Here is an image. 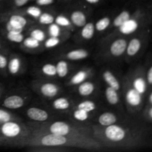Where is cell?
<instances>
[{
	"instance_id": "obj_45",
	"label": "cell",
	"mask_w": 152,
	"mask_h": 152,
	"mask_svg": "<svg viewBox=\"0 0 152 152\" xmlns=\"http://www.w3.org/2000/svg\"><path fill=\"white\" fill-rule=\"evenodd\" d=\"M86 1L90 4H96V3L99 2V0H86Z\"/></svg>"
},
{
	"instance_id": "obj_32",
	"label": "cell",
	"mask_w": 152,
	"mask_h": 152,
	"mask_svg": "<svg viewBox=\"0 0 152 152\" xmlns=\"http://www.w3.org/2000/svg\"><path fill=\"white\" fill-rule=\"evenodd\" d=\"M42 72L48 77H53L56 76V65L52 63H47L45 64L41 68Z\"/></svg>"
},
{
	"instance_id": "obj_14",
	"label": "cell",
	"mask_w": 152,
	"mask_h": 152,
	"mask_svg": "<svg viewBox=\"0 0 152 152\" xmlns=\"http://www.w3.org/2000/svg\"><path fill=\"white\" fill-rule=\"evenodd\" d=\"M142 41L138 37H134L128 42L126 53L127 57L132 58L136 56L142 48Z\"/></svg>"
},
{
	"instance_id": "obj_26",
	"label": "cell",
	"mask_w": 152,
	"mask_h": 152,
	"mask_svg": "<svg viewBox=\"0 0 152 152\" xmlns=\"http://www.w3.org/2000/svg\"><path fill=\"white\" fill-rule=\"evenodd\" d=\"M132 16L129 10H123L121 13H119L117 16L114 18V21H113V25L115 28H119L126 21H127L129 18Z\"/></svg>"
},
{
	"instance_id": "obj_35",
	"label": "cell",
	"mask_w": 152,
	"mask_h": 152,
	"mask_svg": "<svg viewBox=\"0 0 152 152\" xmlns=\"http://www.w3.org/2000/svg\"><path fill=\"white\" fill-rule=\"evenodd\" d=\"M60 38L56 37H50L45 41L44 45L46 48H53L60 43Z\"/></svg>"
},
{
	"instance_id": "obj_18",
	"label": "cell",
	"mask_w": 152,
	"mask_h": 152,
	"mask_svg": "<svg viewBox=\"0 0 152 152\" xmlns=\"http://www.w3.org/2000/svg\"><path fill=\"white\" fill-rule=\"evenodd\" d=\"M89 56V53L87 50L83 48L75 49V50H70L69 52L66 53L65 58L68 60L72 61H77L82 60L88 58Z\"/></svg>"
},
{
	"instance_id": "obj_20",
	"label": "cell",
	"mask_w": 152,
	"mask_h": 152,
	"mask_svg": "<svg viewBox=\"0 0 152 152\" xmlns=\"http://www.w3.org/2000/svg\"><path fill=\"white\" fill-rule=\"evenodd\" d=\"M95 90L94 83L90 81H84L78 85L77 91L80 96H88L94 93Z\"/></svg>"
},
{
	"instance_id": "obj_36",
	"label": "cell",
	"mask_w": 152,
	"mask_h": 152,
	"mask_svg": "<svg viewBox=\"0 0 152 152\" xmlns=\"http://www.w3.org/2000/svg\"><path fill=\"white\" fill-rule=\"evenodd\" d=\"M30 36L35 39H37V41L40 42L45 41L46 38L45 34L44 31L41 29H38V28L33 30L31 34H30Z\"/></svg>"
},
{
	"instance_id": "obj_29",
	"label": "cell",
	"mask_w": 152,
	"mask_h": 152,
	"mask_svg": "<svg viewBox=\"0 0 152 152\" xmlns=\"http://www.w3.org/2000/svg\"><path fill=\"white\" fill-rule=\"evenodd\" d=\"M5 37L7 40L14 43L22 42L25 37L22 34V32H15V31H9L6 32Z\"/></svg>"
},
{
	"instance_id": "obj_7",
	"label": "cell",
	"mask_w": 152,
	"mask_h": 152,
	"mask_svg": "<svg viewBox=\"0 0 152 152\" xmlns=\"http://www.w3.org/2000/svg\"><path fill=\"white\" fill-rule=\"evenodd\" d=\"M37 90L43 96L49 99L54 98L59 94L60 88L59 86L50 82L39 83L37 86Z\"/></svg>"
},
{
	"instance_id": "obj_21",
	"label": "cell",
	"mask_w": 152,
	"mask_h": 152,
	"mask_svg": "<svg viewBox=\"0 0 152 152\" xmlns=\"http://www.w3.org/2000/svg\"><path fill=\"white\" fill-rule=\"evenodd\" d=\"M105 95L106 100L110 105H116L120 102V96H119L118 91L115 90L113 88L107 87L105 91Z\"/></svg>"
},
{
	"instance_id": "obj_46",
	"label": "cell",
	"mask_w": 152,
	"mask_h": 152,
	"mask_svg": "<svg viewBox=\"0 0 152 152\" xmlns=\"http://www.w3.org/2000/svg\"><path fill=\"white\" fill-rule=\"evenodd\" d=\"M3 92H4V88H3L2 85H1V83H0V99H1V96H2Z\"/></svg>"
},
{
	"instance_id": "obj_24",
	"label": "cell",
	"mask_w": 152,
	"mask_h": 152,
	"mask_svg": "<svg viewBox=\"0 0 152 152\" xmlns=\"http://www.w3.org/2000/svg\"><path fill=\"white\" fill-rule=\"evenodd\" d=\"M56 75L60 78H64L66 77L69 71L68 63L65 60H59L56 62Z\"/></svg>"
},
{
	"instance_id": "obj_37",
	"label": "cell",
	"mask_w": 152,
	"mask_h": 152,
	"mask_svg": "<svg viewBox=\"0 0 152 152\" xmlns=\"http://www.w3.org/2000/svg\"><path fill=\"white\" fill-rule=\"evenodd\" d=\"M48 33L50 37H59L61 34V28L60 26L56 24L55 22L50 24L48 27Z\"/></svg>"
},
{
	"instance_id": "obj_9",
	"label": "cell",
	"mask_w": 152,
	"mask_h": 152,
	"mask_svg": "<svg viewBox=\"0 0 152 152\" xmlns=\"http://www.w3.org/2000/svg\"><path fill=\"white\" fill-rule=\"evenodd\" d=\"M128 41L124 38H119L111 42L109 46V53L113 57L118 58L126 53Z\"/></svg>"
},
{
	"instance_id": "obj_4",
	"label": "cell",
	"mask_w": 152,
	"mask_h": 152,
	"mask_svg": "<svg viewBox=\"0 0 152 152\" xmlns=\"http://www.w3.org/2000/svg\"><path fill=\"white\" fill-rule=\"evenodd\" d=\"M32 130L20 120H11L0 125V138L3 145L26 146Z\"/></svg>"
},
{
	"instance_id": "obj_40",
	"label": "cell",
	"mask_w": 152,
	"mask_h": 152,
	"mask_svg": "<svg viewBox=\"0 0 152 152\" xmlns=\"http://www.w3.org/2000/svg\"><path fill=\"white\" fill-rule=\"evenodd\" d=\"M144 116L146 118V120H148V121L151 122L152 120V108L151 105H148V106L146 108V110L144 112Z\"/></svg>"
},
{
	"instance_id": "obj_47",
	"label": "cell",
	"mask_w": 152,
	"mask_h": 152,
	"mask_svg": "<svg viewBox=\"0 0 152 152\" xmlns=\"http://www.w3.org/2000/svg\"><path fill=\"white\" fill-rule=\"evenodd\" d=\"M3 48V45H2V43H1V40H0V52H1V50H2Z\"/></svg>"
},
{
	"instance_id": "obj_38",
	"label": "cell",
	"mask_w": 152,
	"mask_h": 152,
	"mask_svg": "<svg viewBox=\"0 0 152 152\" xmlns=\"http://www.w3.org/2000/svg\"><path fill=\"white\" fill-rule=\"evenodd\" d=\"M26 13H28L29 16H32V17L38 19L39 16L41 15L42 10L39 7H36V6H30L27 8Z\"/></svg>"
},
{
	"instance_id": "obj_16",
	"label": "cell",
	"mask_w": 152,
	"mask_h": 152,
	"mask_svg": "<svg viewBox=\"0 0 152 152\" xmlns=\"http://www.w3.org/2000/svg\"><path fill=\"white\" fill-rule=\"evenodd\" d=\"M102 79H103L104 81L107 83L109 87L113 88L115 90L119 91L121 88L120 86V83L119 82V80H117V77H115L114 74L111 72V71H108V70H105L102 72Z\"/></svg>"
},
{
	"instance_id": "obj_8",
	"label": "cell",
	"mask_w": 152,
	"mask_h": 152,
	"mask_svg": "<svg viewBox=\"0 0 152 152\" xmlns=\"http://www.w3.org/2000/svg\"><path fill=\"white\" fill-rule=\"evenodd\" d=\"M25 99L18 94H12L7 96L1 102V105L7 109L15 110L22 108L25 105Z\"/></svg>"
},
{
	"instance_id": "obj_25",
	"label": "cell",
	"mask_w": 152,
	"mask_h": 152,
	"mask_svg": "<svg viewBox=\"0 0 152 152\" xmlns=\"http://www.w3.org/2000/svg\"><path fill=\"white\" fill-rule=\"evenodd\" d=\"M11 120H20L19 117L7 111L5 108H0V125Z\"/></svg>"
},
{
	"instance_id": "obj_34",
	"label": "cell",
	"mask_w": 152,
	"mask_h": 152,
	"mask_svg": "<svg viewBox=\"0 0 152 152\" xmlns=\"http://www.w3.org/2000/svg\"><path fill=\"white\" fill-rule=\"evenodd\" d=\"M54 22L57 24L60 27H65V28H68L71 25V22L68 18L65 16L64 15H59L54 18Z\"/></svg>"
},
{
	"instance_id": "obj_15",
	"label": "cell",
	"mask_w": 152,
	"mask_h": 152,
	"mask_svg": "<svg viewBox=\"0 0 152 152\" xmlns=\"http://www.w3.org/2000/svg\"><path fill=\"white\" fill-rule=\"evenodd\" d=\"M118 121V117L115 114L112 112H104L99 116L97 123L100 126H108L115 124Z\"/></svg>"
},
{
	"instance_id": "obj_11",
	"label": "cell",
	"mask_w": 152,
	"mask_h": 152,
	"mask_svg": "<svg viewBox=\"0 0 152 152\" xmlns=\"http://www.w3.org/2000/svg\"><path fill=\"white\" fill-rule=\"evenodd\" d=\"M130 83L132 87L137 91L139 94L142 96H145V93L147 92V87L148 84L145 78L140 74H136L134 77L131 79Z\"/></svg>"
},
{
	"instance_id": "obj_30",
	"label": "cell",
	"mask_w": 152,
	"mask_h": 152,
	"mask_svg": "<svg viewBox=\"0 0 152 152\" xmlns=\"http://www.w3.org/2000/svg\"><path fill=\"white\" fill-rule=\"evenodd\" d=\"M77 108L83 109L88 113H91L94 111L96 108V103L91 100H84L80 102L77 105Z\"/></svg>"
},
{
	"instance_id": "obj_17",
	"label": "cell",
	"mask_w": 152,
	"mask_h": 152,
	"mask_svg": "<svg viewBox=\"0 0 152 152\" xmlns=\"http://www.w3.org/2000/svg\"><path fill=\"white\" fill-rule=\"evenodd\" d=\"M70 21L71 24L76 27L81 28L87 22L86 16L81 10H74L70 16Z\"/></svg>"
},
{
	"instance_id": "obj_31",
	"label": "cell",
	"mask_w": 152,
	"mask_h": 152,
	"mask_svg": "<svg viewBox=\"0 0 152 152\" xmlns=\"http://www.w3.org/2000/svg\"><path fill=\"white\" fill-rule=\"evenodd\" d=\"M22 43L26 48L31 49V50H34V49L37 48L40 46V42L37 41V39L31 37V36L24 39Z\"/></svg>"
},
{
	"instance_id": "obj_41",
	"label": "cell",
	"mask_w": 152,
	"mask_h": 152,
	"mask_svg": "<svg viewBox=\"0 0 152 152\" xmlns=\"http://www.w3.org/2000/svg\"><path fill=\"white\" fill-rule=\"evenodd\" d=\"M145 80H146L148 86H151L152 84V68L151 67H149V68L148 69V71L146 72Z\"/></svg>"
},
{
	"instance_id": "obj_44",
	"label": "cell",
	"mask_w": 152,
	"mask_h": 152,
	"mask_svg": "<svg viewBox=\"0 0 152 152\" xmlns=\"http://www.w3.org/2000/svg\"><path fill=\"white\" fill-rule=\"evenodd\" d=\"M148 105H152V92L150 91L148 94Z\"/></svg>"
},
{
	"instance_id": "obj_2",
	"label": "cell",
	"mask_w": 152,
	"mask_h": 152,
	"mask_svg": "<svg viewBox=\"0 0 152 152\" xmlns=\"http://www.w3.org/2000/svg\"><path fill=\"white\" fill-rule=\"evenodd\" d=\"M32 133L26 146L31 148L52 147V148H74L85 150H101L104 148L102 144L91 138H74L53 134L31 129Z\"/></svg>"
},
{
	"instance_id": "obj_6",
	"label": "cell",
	"mask_w": 152,
	"mask_h": 152,
	"mask_svg": "<svg viewBox=\"0 0 152 152\" xmlns=\"http://www.w3.org/2000/svg\"><path fill=\"white\" fill-rule=\"evenodd\" d=\"M28 24V20L25 16L19 14L11 15L4 24V30L6 32L15 31L22 32Z\"/></svg>"
},
{
	"instance_id": "obj_1",
	"label": "cell",
	"mask_w": 152,
	"mask_h": 152,
	"mask_svg": "<svg viewBox=\"0 0 152 152\" xmlns=\"http://www.w3.org/2000/svg\"><path fill=\"white\" fill-rule=\"evenodd\" d=\"M91 129L93 137L103 147L121 149L134 148L139 145L142 140L140 131L118 123L108 126L94 125Z\"/></svg>"
},
{
	"instance_id": "obj_5",
	"label": "cell",
	"mask_w": 152,
	"mask_h": 152,
	"mask_svg": "<svg viewBox=\"0 0 152 152\" xmlns=\"http://www.w3.org/2000/svg\"><path fill=\"white\" fill-rule=\"evenodd\" d=\"M125 98L129 111L133 112L140 109L143 104V96L132 87L130 82L125 87Z\"/></svg>"
},
{
	"instance_id": "obj_3",
	"label": "cell",
	"mask_w": 152,
	"mask_h": 152,
	"mask_svg": "<svg viewBox=\"0 0 152 152\" xmlns=\"http://www.w3.org/2000/svg\"><path fill=\"white\" fill-rule=\"evenodd\" d=\"M33 129L48 132L61 136L70 137L74 138H91L93 137V132L91 128L74 123H69L62 120H56L52 123H42L34 126Z\"/></svg>"
},
{
	"instance_id": "obj_23",
	"label": "cell",
	"mask_w": 152,
	"mask_h": 152,
	"mask_svg": "<svg viewBox=\"0 0 152 152\" xmlns=\"http://www.w3.org/2000/svg\"><path fill=\"white\" fill-rule=\"evenodd\" d=\"M81 30V37L84 39L89 40L94 36L95 26L93 22H86Z\"/></svg>"
},
{
	"instance_id": "obj_43",
	"label": "cell",
	"mask_w": 152,
	"mask_h": 152,
	"mask_svg": "<svg viewBox=\"0 0 152 152\" xmlns=\"http://www.w3.org/2000/svg\"><path fill=\"white\" fill-rule=\"evenodd\" d=\"M29 1V0H14V4L16 7H22Z\"/></svg>"
},
{
	"instance_id": "obj_13",
	"label": "cell",
	"mask_w": 152,
	"mask_h": 152,
	"mask_svg": "<svg viewBox=\"0 0 152 152\" xmlns=\"http://www.w3.org/2000/svg\"><path fill=\"white\" fill-rule=\"evenodd\" d=\"M139 21L137 19L131 16L127 21L124 22L120 27H119V31L121 34L129 35V34H133L139 28Z\"/></svg>"
},
{
	"instance_id": "obj_39",
	"label": "cell",
	"mask_w": 152,
	"mask_h": 152,
	"mask_svg": "<svg viewBox=\"0 0 152 152\" xmlns=\"http://www.w3.org/2000/svg\"><path fill=\"white\" fill-rule=\"evenodd\" d=\"M7 57L0 52V73H3L7 71Z\"/></svg>"
},
{
	"instance_id": "obj_42",
	"label": "cell",
	"mask_w": 152,
	"mask_h": 152,
	"mask_svg": "<svg viewBox=\"0 0 152 152\" xmlns=\"http://www.w3.org/2000/svg\"><path fill=\"white\" fill-rule=\"evenodd\" d=\"M53 2V0H37V3L39 5H48Z\"/></svg>"
},
{
	"instance_id": "obj_28",
	"label": "cell",
	"mask_w": 152,
	"mask_h": 152,
	"mask_svg": "<svg viewBox=\"0 0 152 152\" xmlns=\"http://www.w3.org/2000/svg\"><path fill=\"white\" fill-rule=\"evenodd\" d=\"M111 19L109 17H108V16L101 18L94 25L95 30L96 31H99V32L104 31L109 27V25H111Z\"/></svg>"
},
{
	"instance_id": "obj_27",
	"label": "cell",
	"mask_w": 152,
	"mask_h": 152,
	"mask_svg": "<svg viewBox=\"0 0 152 152\" xmlns=\"http://www.w3.org/2000/svg\"><path fill=\"white\" fill-rule=\"evenodd\" d=\"M90 114L91 113L87 112L85 110L76 108L73 112V117L78 122H86L90 117Z\"/></svg>"
},
{
	"instance_id": "obj_22",
	"label": "cell",
	"mask_w": 152,
	"mask_h": 152,
	"mask_svg": "<svg viewBox=\"0 0 152 152\" xmlns=\"http://www.w3.org/2000/svg\"><path fill=\"white\" fill-rule=\"evenodd\" d=\"M52 106L57 111H66L71 107V102L66 97H59L53 100Z\"/></svg>"
},
{
	"instance_id": "obj_48",
	"label": "cell",
	"mask_w": 152,
	"mask_h": 152,
	"mask_svg": "<svg viewBox=\"0 0 152 152\" xmlns=\"http://www.w3.org/2000/svg\"><path fill=\"white\" fill-rule=\"evenodd\" d=\"M1 145H3V144H2V141H1V138H0V146H1Z\"/></svg>"
},
{
	"instance_id": "obj_19",
	"label": "cell",
	"mask_w": 152,
	"mask_h": 152,
	"mask_svg": "<svg viewBox=\"0 0 152 152\" xmlns=\"http://www.w3.org/2000/svg\"><path fill=\"white\" fill-rule=\"evenodd\" d=\"M90 76L89 70H80L73 75L69 81L71 86H78L80 83L86 81Z\"/></svg>"
},
{
	"instance_id": "obj_12",
	"label": "cell",
	"mask_w": 152,
	"mask_h": 152,
	"mask_svg": "<svg viewBox=\"0 0 152 152\" xmlns=\"http://www.w3.org/2000/svg\"><path fill=\"white\" fill-rule=\"evenodd\" d=\"M22 69V60L17 55H13L7 60V71L12 76H16Z\"/></svg>"
},
{
	"instance_id": "obj_33",
	"label": "cell",
	"mask_w": 152,
	"mask_h": 152,
	"mask_svg": "<svg viewBox=\"0 0 152 152\" xmlns=\"http://www.w3.org/2000/svg\"><path fill=\"white\" fill-rule=\"evenodd\" d=\"M39 22L42 25H50L54 22V17L52 14L48 13H42L38 17Z\"/></svg>"
},
{
	"instance_id": "obj_10",
	"label": "cell",
	"mask_w": 152,
	"mask_h": 152,
	"mask_svg": "<svg viewBox=\"0 0 152 152\" xmlns=\"http://www.w3.org/2000/svg\"><path fill=\"white\" fill-rule=\"evenodd\" d=\"M26 115L29 119L37 123L47 121L50 117L48 112L46 110L37 107H31L26 111Z\"/></svg>"
}]
</instances>
